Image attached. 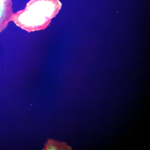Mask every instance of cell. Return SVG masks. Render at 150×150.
I'll return each instance as SVG.
<instances>
[{
	"label": "cell",
	"instance_id": "cell-3",
	"mask_svg": "<svg viewBox=\"0 0 150 150\" xmlns=\"http://www.w3.org/2000/svg\"><path fill=\"white\" fill-rule=\"evenodd\" d=\"M43 150H71L72 149L64 142L48 139L44 144Z\"/></svg>",
	"mask_w": 150,
	"mask_h": 150
},
{
	"label": "cell",
	"instance_id": "cell-2",
	"mask_svg": "<svg viewBox=\"0 0 150 150\" xmlns=\"http://www.w3.org/2000/svg\"><path fill=\"white\" fill-rule=\"evenodd\" d=\"M11 0H0V33L3 31L11 21L13 15Z\"/></svg>",
	"mask_w": 150,
	"mask_h": 150
},
{
	"label": "cell",
	"instance_id": "cell-1",
	"mask_svg": "<svg viewBox=\"0 0 150 150\" xmlns=\"http://www.w3.org/2000/svg\"><path fill=\"white\" fill-rule=\"evenodd\" d=\"M62 7L59 0H30L24 9L13 14L11 21L28 33L41 30L50 25Z\"/></svg>",
	"mask_w": 150,
	"mask_h": 150
}]
</instances>
